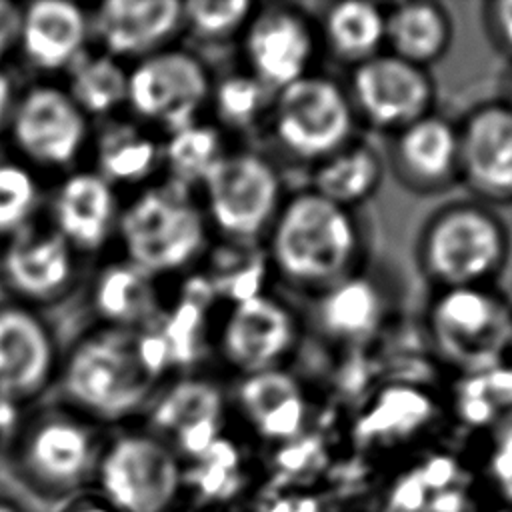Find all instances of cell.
Listing matches in <instances>:
<instances>
[{
    "instance_id": "obj_15",
    "label": "cell",
    "mask_w": 512,
    "mask_h": 512,
    "mask_svg": "<svg viewBox=\"0 0 512 512\" xmlns=\"http://www.w3.org/2000/svg\"><path fill=\"white\" fill-rule=\"evenodd\" d=\"M94 456L90 430L66 416L40 420L26 436L22 450L28 474L56 490L80 484L92 472Z\"/></svg>"
},
{
    "instance_id": "obj_33",
    "label": "cell",
    "mask_w": 512,
    "mask_h": 512,
    "mask_svg": "<svg viewBox=\"0 0 512 512\" xmlns=\"http://www.w3.org/2000/svg\"><path fill=\"white\" fill-rule=\"evenodd\" d=\"M158 162L154 140L132 126H112L98 140V164L104 180L138 182Z\"/></svg>"
},
{
    "instance_id": "obj_6",
    "label": "cell",
    "mask_w": 512,
    "mask_h": 512,
    "mask_svg": "<svg viewBox=\"0 0 512 512\" xmlns=\"http://www.w3.org/2000/svg\"><path fill=\"white\" fill-rule=\"evenodd\" d=\"M356 112L348 92L324 74H304L274 92L270 128L294 158L320 162L352 142Z\"/></svg>"
},
{
    "instance_id": "obj_31",
    "label": "cell",
    "mask_w": 512,
    "mask_h": 512,
    "mask_svg": "<svg viewBox=\"0 0 512 512\" xmlns=\"http://www.w3.org/2000/svg\"><path fill=\"white\" fill-rule=\"evenodd\" d=\"M458 414L472 426L496 420L512 424V366L500 364L478 374H464L456 392Z\"/></svg>"
},
{
    "instance_id": "obj_37",
    "label": "cell",
    "mask_w": 512,
    "mask_h": 512,
    "mask_svg": "<svg viewBox=\"0 0 512 512\" xmlns=\"http://www.w3.org/2000/svg\"><path fill=\"white\" fill-rule=\"evenodd\" d=\"M238 454L226 440H214L202 454L200 464L192 470L190 480L200 488L204 496L228 498L238 488L236 476Z\"/></svg>"
},
{
    "instance_id": "obj_14",
    "label": "cell",
    "mask_w": 512,
    "mask_h": 512,
    "mask_svg": "<svg viewBox=\"0 0 512 512\" xmlns=\"http://www.w3.org/2000/svg\"><path fill=\"white\" fill-rule=\"evenodd\" d=\"M12 132L18 148L48 166L68 164L86 138L84 112L74 100L52 86H38L24 94L14 110Z\"/></svg>"
},
{
    "instance_id": "obj_22",
    "label": "cell",
    "mask_w": 512,
    "mask_h": 512,
    "mask_svg": "<svg viewBox=\"0 0 512 512\" xmlns=\"http://www.w3.org/2000/svg\"><path fill=\"white\" fill-rule=\"evenodd\" d=\"M70 244L58 232H20L4 252V274L28 298L60 292L72 276Z\"/></svg>"
},
{
    "instance_id": "obj_39",
    "label": "cell",
    "mask_w": 512,
    "mask_h": 512,
    "mask_svg": "<svg viewBox=\"0 0 512 512\" xmlns=\"http://www.w3.org/2000/svg\"><path fill=\"white\" fill-rule=\"evenodd\" d=\"M424 494L426 486L422 484V478L416 472L406 476L390 498V512H418L424 506Z\"/></svg>"
},
{
    "instance_id": "obj_44",
    "label": "cell",
    "mask_w": 512,
    "mask_h": 512,
    "mask_svg": "<svg viewBox=\"0 0 512 512\" xmlns=\"http://www.w3.org/2000/svg\"><path fill=\"white\" fill-rule=\"evenodd\" d=\"M464 498L456 490H446L436 494V498L430 502V512H462Z\"/></svg>"
},
{
    "instance_id": "obj_47",
    "label": "cell",
    "mask_w": 512,
    "mask_h": 512,
    "mask_svg": "<svg viewBox=\"0 0 512 512\" xmlns=\"http://www.w3.org/2000/svg\"><path fill=\"white\" fill-rule=\"evenodd\" d=\"M262 512H294V502H290V500H274Z\"/></svg>"
},
{
    "instance_id": "obj_19",
    "label": "cell",
    "mask_w": 512,
    "mask_h": 512,
    "mask_svg": "<svg viewBox=\"0 0 512 512\" xmlns=\"http://www.w3.org/2000/svg\"><path fill=\"white\" fill-rule=\"evenodd\" d=\"M86 36V16L70 2L40 0L20 16L18 42L36 68L58 70L72 66L82 56Z\"/></svg>"
},
{
    "instance_id": "obj_32",
    "label": "cell",
    "mask_w": 512,
    "mask_h": 512,
    "mask_svg": "<svg viewBox=\"0 0 512 512\" xmlns=\"http://www.w3.org/2000/svg\"><path fill=\"white\" fill-rule=\"evenodd\" d=\"M222 154L220 130L198 120L170 132L164 146V160L174 176V184L184 188L202 182Z\"/></svg>"
},
{
    "instance_id": "obj_21",
    "label": "cell",
    "mask_w": 512,
    "mask_h": 512,
    "mask_svg": "<svg viewBox=\"0 0 512 512\" xmlns=\"http://www.w3.org/2000/svg\"><path fill=\"white\" fill-rule=\"evenodd\" d=\"M54 216L60 236L78 248L92 250L104 244L116 218L114 192L100 174L78 172L58 190Z\"/></svg>"
},
{
    "instance_id": "obj_28",
    "label": "cell",
    "mask_w": 512,
    "mask_h": 512,
    "mask_svg": "<svg viewBox=\"0 0 512 512\" xmlns=\"http://www.w3.org/2000/svg\"><path fill=\"white\" fill-rule=\"evenodd\" d=\"M94 302L110 322L126 326L142 322L156 308L152 276L130 262L108 266L96 282Z\"/></svg>"
},
{
    "instance_id": "obj_12",
    "label": "cell",
    "mask_w": 512,
    "mask_h": 512,
    "mask_svg": "<svg viewBox=\"0 0 512 512\" xmlns=\"http://www.w3.org/2000/svg\"><path fill=\"white\" fill-rule=\"evenodd\" d=\"M296 342V320L276 298L252 294L236 300L220 330V354L244 376L280 368Z\"/></svg>"
},
{
    "instance_id": "obj_51",
    "label": "cell",
    "mask_w": 512,
    "mask_h": 512,
    "mask_svg": "<svg viewBox=\"0 0 512 512\" xmlns=\"http://www.w3.org/2000/svg\"><path fill=\"white\" fill-rule=\"evenodd\" d=\"M0 512H18L16 508H12L10 504H4V502H0Z\"/></svg>"
},
{
    "instance_id": "obj_41",
    "label": "cell",
    "mask_w": 512,
    "mask_h": 512,
    "mask_svg": "<svg viewBox=\"0 0 512 512\" xmlns=\"http://www.w3.org/2000/svg\"><path fill=\"white\" fill-rule=\"evenodd\" d=\"M418 474L426 488L440 490L454 480L456 464L446 456H438V458H432L430 462H426V466L422 470H418Z\"/></svg>"
},
{
    "instance_id": "obj_50",
    "label": "cell",
    "mask_w": 512,
    "mask_h": 512,
    "mask_svg": "<svg viewBox=\"0 0 512 512\" xmlns=\"http://www.w3.org/2000/svg\"><path fill=\"white\" fill-rule=\"evenodd\" d=\"M504 104H508V106L512 108V78H510V82H508V92H506V100H504Z\"/></svg>"
},
{
    "instance_id": "obj_38",
    "label": "cell",
    "mask_w": 512,
    "mask_h": 512,
    "mask_svg": "<svg viewBox=\"0 0 512 512\" xmlns=\"http://www.w3.org/2000/svg\"><path fill=\"white\" fill-rule=\"evenodd\" d=\"M486 24L498 46L512 54V0L486 4Z\"/></svg>"
},
{
    "instance_id": "obj_34",
    "label": "cell",
    "mask_w": 512,
    "mask_h": 512,
    "mask_svg": "<svg viewBox=\"0 0 512 512\" xmlns=\"http://www.w3.org/2000/svg\"><path fill=\"white\" fill-rule=\"evenodd\" d=\"M268 92L250 72H232L210 90V98L220 124L232 130H246L264 112Z\"/></svg>"
},
{
    "instance_id": "obj_20",
    "label": "cell",
    "mask_w": 512,
    "mask_h": 512,
    "mask_svg": "<svg viewBox=\"0 0 512 512\" xmlns=\"http://www.w3.org/2000/svg\"><path fill=\"white\" fill-rule=\"evenodd\" d=\"M222 416V394L214 382L188 378L176 382L154 406L152 422L174 434L178 446L200 456L214 440Z\"/></svg>"
},
{
    "instance_id": "obj_29",
    "label": "cell",
    "mask_w": 512,
    "mask_h": 512,
    "mask_svg": "<svg viewBox=\"0 0 512 512\" xmlns=\"http://www.w3.org/2000/svg\"><path fill=\"white\" fill-rule=\"evenodd\" d=\"M128 74L108 54L80 56L70 66V98L88 114H108L126 102Z\"/></svg>"
},
{
    "instance_id": "obj_46",
    "label": "cell",
    "mask_w": 512,
    "mask_h": 512,
    "mask_svg": "<svg viewBox=\"0 0 512 512\" xmlns=\"http://www.w3.org/2000/svg\"><path fill=\"white\" fill-rule=\"evenodd\" d=\"M12 416H14V410H12L10 402L0 398V432L8 428V424L12 422Z\"/></svg>"
},
{
    "instance_id": "obj_23",
    "label": "cell",
    "mask_w": 512,
    "mask_h": 512,
    "mask_svg": "<svg viewBox=\"0 0 512 512\" xmlns=\"http://www.w3.org/2000/svg\"><path fill=\"white\" fill-rule=\"evenodd\" d=\"M238 402L266 438H288L302 426L304 398L300 382L282 368L244 376Z\"/></svg>"
},
{
    "instance_id": "obj_40",
    "label": "cell",
    "mask_w": 512,
    "mask_h": 512,
    "mask_svg": "<svg viewBox=\"0 0 512 512\" xmlns=\"http://www.w3.org/2000/svg\"><path fill=\"white\" fill-rule=\"evenodd\" d=\"M318 452H320V444L318 440L314 438H308L296 446H290L286 448L284 452L278 454V466L284 470V472H290V474H298L302 470H306L316 458H318Z\"/></svg>"
},
{
    "instance_id": "obj_45",
    "label": "cell",
    "mask_w": 512,
    "mask_h": 512,
    "mask_svg": "<svg viewBox=\"0 0 512 512\" xmlns=\"http://www.w3.org/2000/svg\"><path fill=\"white\" fill-rule=\"evenodd\" d=\"M12 104V88H10V80L0 72V128L8 116Z\"/></svg>"
},
{
    "instance_id": "obj_7",
    "label": "cell",
    "mask_w": 512,
    "mask_h": 512,
    "mask_svg": "<svg viewBox=\"0 0 512 512\" xmlns=\"http://www.w3.org/2000/svg\"><path fill=\"white\" fill-rule=\"evenodd\" d=\"M202 186L208 220L234 242L264 236L284 202L278 170L250 150L224 152Z\"/></svg>"
},
{
    "instance_id": "obj_2",
    "label": "cell",
    "mask_w": 512,
    "mask_h": 512,
    "mask_svg": "<svg viewBox=\"0 0 512 512\" xmlns=\"http://www.w3.org/2000/svg\"><path fill=\"white\" fill-rule=\"evenodd\" d=\"M156 380L158 376L142 354L140 336L120 328L82 340L64 368L68 396L106 420L134 412L148 398Z\"/></svg>"
},
{
    "instance_id": "obj_9",
    "label": "cell",
    "mask_w": 512,
    "mask_h": 512,
    "mask_svg": "<svg viewBox=\"0 0 512 512\" xmlns=\"http://www.w3.org/2000/svg\"><path fill=\"white\" fill-rule=\"evenodd\" d=\"M210 90L208 70L194 54L158 50L128 74L126 102L142 118L174 132L196 122Z\"/></svg>"
},
{
    "instance_id": "obj_49",
    "label": "cell",
    "mask_w": 512,
    "mask_h": 512,
    "mask_svg": "<svg viewBox=\"0 0 512 512\" xmlns=\"http://www.w3.org/2000/svg\"><path fill=\"white\" fill-rule=\"evenodd\" d=\"M72 512H114L108 504H82Z\"/></svg>"
},
{
    "instance_id": "obj_36",
    "label": "cell",
    "mask_w": 512,
    "mask_h": 512,
    "mask_svg": "<svg viewBox=\"0 0 512 512\" xmlns=\"http://www.w3.org/2000/svg\"><path fill=\"white\" fill-rule=\"evenodd\" d=\"M38 196L32 174L18 164H0V234L16 232L34 210Z\"/></svg>"
},
{
    "instance_id": "obj_10",
    "label": "cell",
    "mask_w": 512,
    "mask_h": 512,
    "mask_svg": "<svg viewBox=\"0 0 512 512\" xmlns=\"http://www.w3.org/2000/svg\"><path fill=\"white\" fill-rule=\"evenodd\" d=\"M348 98L356 114L380 130H400L432 112L434 84L426 68L392 52H378L352 66Z\"/></svg>"
},
{
    "instance_id": "obj_5",
    "label": "cell",
    "mask_w": 512,
    "mask_h": 512,
    "mask_svg": "<svg viewBox=\"0 0 512 512\" xmlns=\"http://www.w3.org/2000/svg\"><path fill=\"white\" fill-rule=\"evenodd\" d=\"M428 324L438 352L464 374L500 366L512 350V312L484 286L442 288Z\"/></svg>"
},
{
    "instance_id": "obj_43",
    "label": "cell",
    "mask_w": 512,
    "mask_h": 512,
    "mask_svg": "<svg viewBox=\"0 0 512 512\" xmlns=\"http://www.w3.org/2000/svg\"><path fill=\"white\" fill-rule=\"evenodd\" d=\"M494 472H496L498 480L502 482L508 498H512V424L504 432L500 450L494 458Z\"/></svg>"
},
{
    "instance_id": "obj_25",
    "label": "cell",
    "mask_w": 512,
    "mask_h": 512,
    "mask_svg": "<svg viewBox=\"0 0 512 512\" xmlns=\"http://www.w3.org/2000/svg\"><path fill=\"white\" fill-rule=\"evenodd\" d=\"M384 302L378 286L364 276H346L322 290L318 324L338 340H362L382 322Z\"/></svg>"
},
{
    "instance_id": "obj_17",
    "label": "cell",
    "mask_w": 512,
    "mask_h": 512,
    "mask_svg": "<svg viewBox=\"0 0 512 512\" xmlns=\"http://www.w3.org/2000/svg\"><path fill=\"white\" fill-rule=\"evenodd\" d=\"M52 370V342L42 322L22 308L0 310V398L36 392Z\"/></svg>"
},
{
    "instance_id": "obj_30",
    "label": "cell",
    "mask_w": 512,
    "mask_h": 512,
    "mask_svg": "<svg viewBox=\"0 0 512 512\" xmlns=\"http://www.w3.org/2000/svg\"><path fill=\"white\" fill-rule=\"evenodd\" d=\"M430 414L432 404L422 392L410 386H390L356 424V438L366 444L376 438L406 436L422 426Z\"/></svg>"
},
{
    "instance_id": "obj_4",
    "label": "cell",
    "mask_w": 512,
    "mask_h": 512,
    "mask_svg": "<svg viewBox=\"0 0 512 512\" xmlns=\"http://www.w3.org/2000/svg\"><path fill=\"white\" fill-rule=\"evenodd\" d=\"M120 232L130 264L150 276L168 274L204 250L206 218L184 186L166 184L146 190L126 208Z\"/></svg>"
},
{
    "instance_id": "obj_3",
    "label": "cell",
    "mask_w": 512,
    "mask_h": 512,
    "mask_svg": "<svg viewBox=\"0 0 512 512\" xmlns=\"http://www.w3.org/2000/svg\"><path fill=\"white\" fill-rule=\"evenodd\" d=\"M508 254L504 222L480 204L458 202L438 210L418 242V260L442 288L482 286Z\"/></svg>"
},
{
    "instance_id": "obj_8",
    "label": "cell",
    "mask_w": 512,
    "mask_h": 512,
    "mask_svg": "<svg viewBox=\"0 0 512 512\" xmlns=\"http://www.w3.org/2000/svg\"><path fill=\"white\" fill-rule=\"evenodd\" d=\"M98 482L114 512H164L176 494L180 472L164 444L130 434L100 458Z\"/></svg>"
},
{
    "instance_id": "obj_11",
    "label": "cell",
    "mask_w": 512,
    "mask_h": 512,
    "mask_svg": "<svg viewBox=\"0 0 512 512\" xmlns=\"http://www.w3.org/2000/svg\"><path fill=\"white\" fill-rule=\"evenodd\" d=\"M316 36L306 14L292 6L254 10L244 28L248 72L270 92L310 72Z\"/></svg>"
},
{
    "instance_id": "obj_42",
    "label": "cell",
    "mask_w": 512,
    "mask_h": 512,
    "mask_svg": "<svg viewBox=\"0 0 512 512\" xmlns=\"http://www.w3.org/2000/svg\"><path fill=\"white\" fill-rule=\"evenodd\" d=\"M20 16H22V12L14 4L0 0V58L18 40Z\"/></svg>"
},
{
    "instance_id": "obj_35",
    "label": "cell",
    "mask_w": 512,
    "mask_h": 512,
    "mask_svg": "<svg viewBox=\"0 0 512 512\" xmlns=\"http://www.w3.org/2000/svg\"><path fill=\"white\" fill-rule=\"evenodd\" d=\"M256 6L248 0H190L182 4V24L204 40H222L244 30Z\"/></svg>"
},
{
    "instance_id": "obj_27",
    "label": "cell",
    "mask_w": 512,
    "mask_h": 512,
    "mask_svg": "<svg viewBox=\"0 0 512 512\" xmlns=\"http://www.w3.org/2000/svg\"><path fill=\"white\" fill-rule=\"evenodd\" d=\"M322 36L336 58L354 66L384 46L386 12L366 0L330 4L322 16Z\"/></svg>"
},
{
    "instance_id": "obj_18",
    "label": "cell",
    "mask_w": 512,
    "mask_h": 512,
    "mask_svg": "<svg viewBox=\"0 0 512 512\" xmlns=\"http://www.w3.org/2000/svg\"><path fill=\"white\" fill-rule=\"evenodd\" d=\"M400 176L416 188H436L458 172V126L428 112L396 130L392 144Z\"/></svg>"
},
{
    "instance_id": "obj_26",
    "label": "cell",
    "mask_w": 512,
    "mask_h": 512,
    "mask_svg": "<svg viewBox=\"0 0 512 512\" xmlns=\"http://www.w3.org/2000/svg\"><path fill=\"white\" fill-rule=\"evenodd\" d=\"M380 182V158L362 142L346 144L338 152L316 162L312 172V190L346 210L368 200Z\"/></svg>"
},
{
    "instance_id": "obj_13",
    "label": "cell",
    "mask_w": 512,
    "mask_h": 512,
    "mask_svg": "<svg viewBox=\"0 0 512 512\" xmlns=\"http://www.w3.org/2000/svg\"><path fill=\"white\" fill-rule=\"evenodd\" d=\"M458 172L484 200H512V108L490 102L458 126Z\"/></svg>"
},
{
    "instance_id": "obj_1",
    "label": "cell",
    "mask_w": 512,
    "mask_h": 512,
    "mask_svg": "<svg viewBox=\"0 0 512 512\" xmlns=\"http://www.w3.org/2000/svg\"><path fill=\"white\" fill-rule=\"evenodd\" d=\"M268 258L276 272L300 288L326 290L350 276L360 236L350 210L312 188L284 198L268 232Z\"/></svg>"
},
{
    "instance_id": "obj_24",
    "label": "cell",
    "mask_w": 512,
    "mask_h": 512,
    "mask_svg": "<svg viewBox=\"0 0 512 512\" xmlns=\"http://www.w3.org/2000/svg\"><path fill=\"white\" fill-rule=\"evenodd\" d=\"M452 40L448 12L436 2H400L386 12L388 52L426 68L444 56Z\"/></svg>"
},
{
    "instance_id": "obj_16",
    "label": "cell",
    "mask_w": 512,
    "mask_h": 512,
    "mask_svg": "<svg viewBox=\"0 0 512 512\" xmlns=\"http://www.w3.org/2000/svg\"><path fill=\"white\" fill-rule=\"evenodd\" d=\"M182 26V2L110 0L94 16V30L110 54H154Z\"/></svg>"
},
{
    "instance_id": "obj_48",
    "label": "cell",
    "mask_w": 512,
    "mask_h": 512,
    "mask_svg": "<svg viewBox=\"0 0 512 512\" xmlns=\"http://www.w3.org/2000/svg\"><path fill=\"white\" fill-rule=\"evenodd\" d=\"M294 512H318V504L312 498H302L294 502Z\"/></svg>"
}]
</instances>
